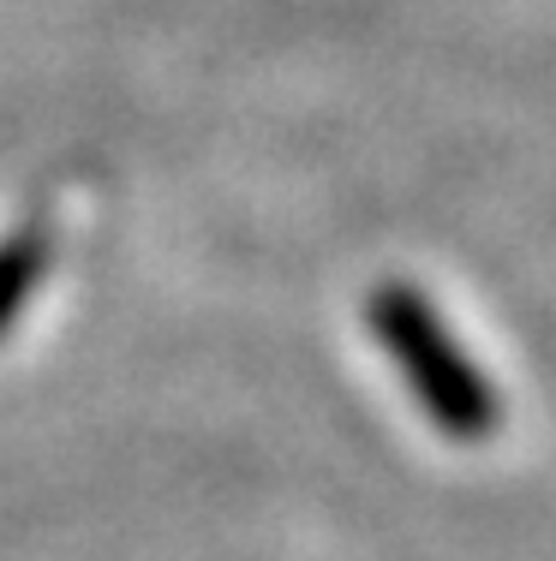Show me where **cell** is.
I'll list each match as a JSON object with an SVG mask.
<instances>
[{"mask_svg":"<svg viewBox=\"0 0 556 561\" xmlns=\"http://www.w3.org/2000/svg\"><path fill=\"white\" fill-rule=\"evenodd\" d=\"M377 329H383V341H389V353L401 358L413 394L425 400V412L449 436H485L491 431L497 424L491 389L479 382V370L467 365V353L443 335V323H436L413 293H383Z\"/></svg>","mask_w":556,"mask_h":561,"instance_id":"cell-1","label":"cell"}]
</instances>
